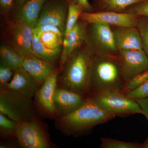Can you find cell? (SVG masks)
I'll return each mask as SVG.
<instances>
[{
  "label": "cell",
  "mask_w": 148,
  "mask_h": 148,
  "mask_svg": "<svg viewBox=\"0 0 148 148\" xmlns=\"http://www.w3.org/2000/svg\"><path fill=\"white\" fill-rule=\"evenodd\" d=\"M90 98L105 110L115 116H125L143 112L137 101L119 91H105Z\"/></svg>",
  "instance_id": "4"
},
{
  "label": "cell",
  "mask_w": 148,
  "mask_h": 148,
  "mask_svg": "<svg viewBox=\"0 0 148 148\" xmlns=\"http://www.w3.org/2000/svg\"><path fill=\"white\" fill-rule=\"evenodd\" d=\"M148 80V70L139 74L126 83L122 92L125 94L130 90L141 85Z\"/></svg>",
  "instance_id": "26"
},
{
  "label": "cell",
  "mask_w": 148,
  "mask_h": 148,
  "mask_svg": "<svg viewBox=\"0 0 148 148\" xmlns=\"http://www.w3.org/2000/svg\"><path fill=\"white\" fill-rule=\"evenodd\" d=\"M143 148H148V139L145 143L143 144Z\"/></svg>",
  "instance_id": "35"
},
{
  "label": "cell",
  "mask_w": 148,
  "mask_h": 148,
  "mask_svg": "<svg viewBox=\"0 0 148 148\" xmlns=\"http://www.w3.org/2000/svg\"><path fill=\"white\" fill-rule=\"evenodd\" d=\"M22 67L40 85H42L54 71L51 63L33 55L24 57Z\"/></svg>",
  "instance_id": "15"
},
{
  "label": "cell",
  "mask_w": 148,
  "mask_h": 148,
  "mask_svg": "<svg viewBox=\"0 0 148 148\" xmlns=\"http://www.w3.org/2000/svg\"><path fill=\"white\" fill-rule=\"evenodd\" d=\"M92 54L85 43L72 53L60 78L62 88L89 97Z\"/></svg>",
  "instance_id": "2"
},
{
  "label": "cell",
  "mask_w": 148,
  "mask_h": 148,
  "mask_svg": "<svg viewBox=\"0 0 148 148\" xmlns=\"http://www.w3.org/2000/svg\"><path fill=\"white\" fill-rule=\"evenodd\" d=\"M47 0H27L18 5L16 19L24 21L34 28L41 11Z\"/></svg>",
  "instance_id": "17"
},
{
  "label": "cell",
  "mask_w": 148,
  "mask_h": 148,
  "mask_svg": "<svg viewBox=\"0 0 148 148\" xmlns=\"http://www.w3.org/2000/svg\"><path fill=\"white\" fill-rule=\"evenodd\" d=\"M119 51L143 49L141 35L137 27H111Z\"/></svg>",
  "instance_id": "13"
},
{
  "label": "cell",
  "mask_w": 148,
  "mask_h": 148,
  "mask_svg": "<svg viewBox=\"0 0 148 148\" xmlns=\"http://www.w3.org/2000/svg\"><path fill=\"white\" fill-rule=\"evenodd\" d=\"M34 29L26 22L16 19L9 27L11 45L24 57L33 55L32 46Z\"/></svg>",
  "instance_id": "9"
},
{
  "label": "cell",
  "mask_w": 148,
  "mask_h": 148,
  "mask_svg": "<svg viewBox=\"0 0 148 148\" xmlns=\"http://www.w3.org/2000/svg\"><path fill=\"white\" fill-rule=\"evenodd\" d=\"M68 12L66 0H51L45 4L36 26L51 24L59 28L64 34Z\"/></svg>",
  "instance_id": "10"
},
{
  "label": "cell",
  "mask_w": 148,
  "mask_h": 148,
  "mask_svg": "<svg viewBox=\"0 0 148 148\" xmlns=\"http://www.w3.org/2000/svg\"><path fill=\"white\" fill-rule=\"evenodd\" d=\"M37 35L41 42L49 48L55 49L63 46L64 38L54 32H46Z\"/></svg>",
  "instance_id": "21"
},
{
  "label": "cell",
  "mask_w": 148,
  "mask_h": 148,
  "mask_svg": "<svg viewBox=\"0 0 148 148\" xmlns=\"http://www.w3.org/2000/svg\"><path fill=\"white\" fill-rule=\"evenodd\" d=\"M17 123L10 119L5 115L0 112V128L1 131L5 133H9L15 132Z\"/></svg>",
  "instance_id": "29"
},
{
  "label": "cell",
  "mask_w": 148,
  "mask_h": 148,
  "mask_svg": "<svg viewBox=\"0 0 148 148\" xmlns=\"http://www.w3.org/2000/svg\"><path fill=\"white\" fill-rule=\"evenodd\" d=\"M137 27L142 38L143 49L148 57V16H139Z\"/></svg>",
  "instance_id": "24"
},
{
  "label": "cell",
  "mask_w": 148,
  "mask_h": 148,
  "mask_svg": "<svg viewBox=\"0 0 148 148\" xmlns=\"http://www.w3.org/2000/svg\"><path fill=\"white\" fill-rule=\"evenodd\" d=\"M139 16H148V0L131 6L125 11Z\"/></svg>",
  "instance_id": "28"
},
{
  "label": "cell",
  "mask_w": 148,
  "mask_h": 148,
  "mask_svg": "<svg viewBox=\"0 0 148 148\" xmlns=\"http://www.w3.org/2000/svg\"><path fill=\"white\" fill-rule=\"evenodd\" d=\"M101 148H141L143 144L120 141L111 138H101Z\"/></svg>",
  "instance_id": "23"
},
{
  "label": "cell",
  "mask_w": 148,
  "mask_h": 148,
  "mask_svg": "<svg viewBox=\"0 0 148 148\" xmlns=\"http://www.w3.org/2000/svg\"><path fill=\"white\" fill-rule=\"evenodd\" d=\"M118 55L92 53L89 97L105 91H123L125 82Z\"/></svg>",
  "instance_id": "1"
},
{
  "label": "cell",
  "mask_w": 148,
  "mask_h": 148,
  "mask_svg": "<svg viewBox=\"0 0 148 148\" xmlns=\"http://www.w3.org/2000/svg\"><path fill=\"white\" fill-rule=\"evenodd\" d=\"M14 0H0L1 11L3 13H8L12 8Z\"/></svg>",
  "instance_id": "32"
},
{
  "label": "cell",
  "mask_w": 148,
  "mask_h": 148,
  "mask_svg": "<svg viewBox=\"0 0 148 148\" xmlns=\"http://www.w3.org/2000/svg\"><path fill=\"white\" fill-rule=\"evenodd\" d=\"M139 16L129 12H82L79 19L85 21L87 24L99 23L110 27H137Z\"/></svg>",
  "instance_id": "7"
},
{
  "label": "cell",
  "mask_w": 148,
  "mask_h": 148,
  "mask_svg": "<svg viewBox=\"0 0 148 148\" xmlns=\"http://www.w3.org/2000/svg\"><path fill=\"white\" fill-rule=\"evenodd\" d=\"M115 116L104 110L90 97L73 112L59 119L61 127L72 133H79L92 129L111 120Z\"/></svg>",
  "instance_id": "3"
},
{
  "label": "cell",
  "mask_w": 148,
  "mask_h": 148,
  "mask_svg": "<svg viewBox=\"0 0 148 148\" xmlns=\"http://www.w3.org/2000/svg\"><path fill=\"white\" fill-rule=\"evenodd\" d=\"M18 143L25 148H47L49 144L36 123L25 121L17 123L15 132Z\"/></svg>",
  "instance_id": "8"
},
{
  "label": "cell",
  "mask_w": 148,
  "mask_h": 148,
  "mask_svg": "<svg viewBox=\"0 0 148 148\" xmlns=\"http://www.w3.org/2000/svg\"><path fill=\"white\" fill-rule=\"evenodd\" d=\"M36 80L21 66L15 69L12 79L5 90L29 99L36 94L40 88Z\"/></svg>",
  "instance_id": "11"
},
{
  "label": "cell",
  "mask_w": 148,
  "mask_h": 148,
  "mask_svg": "<svg viewBox=\"0 0 148 148\" xmlns=\"http://www.w3.org/2000/svg\"><path fill=\"white\" fill-rule=\"evenodd\" d=\"M27 0H16V3L18 5L22 4L23 3L25 2Z\"/></svg>",
  "instance_id": "34"
},
{
  "label": "cell",
  "mask_w": 148,
  "mask_h": 148,
  "mask_svg": "<svg viewBox=\"0 0 148 148\" xmlns=\"http://www.w3.org/2000/svg\"><path fill=\"white\" fill-rule=\"evenodd\" d=\"M88 24L79 19L66 38H64L60 66L65 65L72 53L85 43Z\"/></svg>",
  "instance_id": "12"
},
{
  "label": "cell",
  "mask_w": 148,
  "mask_h": 148,
  "mask_svg": "<svg viewBox=\"0 0 148 148\" xmlns=\"http://www.w3.org/2000/svg\"><path fill=\"white\" fill-rule=\"evenodd\" d=\"M143 112V115L146 117L148 121V97L137 100Z\"/></svg>",
  "instance_id": "33"
},
{
  "label": "cell",
  "mask_w": 148,
  "mask_h": 148,
  "mask_svg": "<svg viewBox=\"0 0 148 148\" xmlns=\"http://www.w3.org/2000/svg\"><path fill=\"white\" fill-rule=\"evenodd\" d=\"M1 63L14 70L22 66L24 56L11 45L3 44L0 47Z\"/></svg>",
  "instance_id": "20"
},
{
  "label": "cell",
  "mask_w": 148,
  "mask_h": 148,
  "mask_svg": "<svg viewBox=\"0 0 148 148\" xmlns=\"http://www.w3.org/2000/svg\"><path fill=\"white\" fill-rule=\"evenodd\" d=\"M15 70L1 64L0 65V86L1 90H5L13 77Z\"/></svg>",
  "instance_id": "25"
},
{
  "label": "cell",
  "mask_w": 148,
  "mask_h": 148,
  "mask_svg": "<svg viewBox=\"0 0 148 148\" xmlns=\"http://www.w3.org/2000/svg\"><path fill=\"white\" fill-rule=\"evenodd\" d=\"M83 12L82 10L78 6L72 3L68 4V16L64 38L67 36L69 32L75 27L79 19L81 14Z\"/></svg>",
  "instance_id": "22"
},
{
  "label": "cell",
  "mask_w": 148,
  "mask_h": 148,
  "mask_svg": "<svg viewBox=\"0 0 148 148\" xmlns=\"http://www.w3.org/2000/svg\"><path fill=\"white\" fill-rule=\"evenodd\" d=\"M118 56L125 84L148 70V57L143 49L119 51Z\"/></svg>",
  "instance_id": "6"
},
{
  "label": "cell",
  "mask_w": 148,
  "mask_h": 148,
  "mask_svg": "<svg viewBox=\"0 0 148 148\" xmlns=\"http://www.w3.org/2000/svg\"><path fill=\"white\" fill-rule=\"evenodd\" d=\"M57 72L54 71L42 85L36 94L39 103L48 113L53 114L57 112L54 96L57 88Z\"/></svg>",
  "instance_id": "16"
},
{
  "label": "cell",
  "mask_w": 148,
  "mask_h": 148,
  "mask_svg": "<svg viewBox=\"0 0 148 148\" xmlns=\"http://www.w3.org/2000/svg\"><path fill=\"white\" fill-rule=\"evenodd\" d=\"M88 97L77 93L64 89L56 88L54 101L57 112L66 115L76 110L84 103Z\"/></svg>",
  "instance_id": "14"
},
{
  "label": "cell",
  "mask_w": 148,
  "mask_h": 148,
  "mask_svg": "<svg viewBox=\"0 0 148 148\" xmlns=\"http://www.w3.org/2000/svg\"><path fill=\"white\" fill-rule=\"evenodd\" d=\"M127 97L134 101L148 97V80L138 87L125 94Z\"/></svg>",
  "instance_id": "27"
},
{
  "label": "cell",
  "mask_w": 148,
  "mask_h": 148,
  "mask_svg": "<svg viewBox=\"0 0 148 148\" xmlns=\"http://www.w3.org/2000/svg\"><path fill=\"white\" fill-rule=\"evenodd\" d=\"M145 0H94L95 12H124L131 6Z\"/></svg>",
  "instance_id": "18"
},
{
  "label": "cell",
  "mask_w": 148,
  "mask_h": 148,
  "mask_svg": "<svg viewBox=\"0 0 148 148\" xmlns=\"http://www.w3.org/2000/svg\"><path fill=\"white\" fill-rule=\"evenodd\" d=\"M68 4L72 3L79 6L84 12H92L93 6L90 4L88 0H66Z\"/></svg>",
  "instance_id": "31"
},
{
  "label": "cell",
  "mask_w": 148,
  "mask_h": 148,
  "mask_svg": "<svg viewBox=\"0 0 148 148\" xmlns=\"http://www.w3.org/2000/svg\"><path fill=\"white\" fill-rule=\"evenodd\" d=\"M85 45L93 54L118 55L112 31L109 25L88 24Z\"/></svg>",
  "instance_id": "5"
},
{
  "label": "cell",
  "mask_w": 148,
  "mask_h": 148,
  "mask_svg": "<svg viewBox=\"0 0 148 148\" xmlns=\"http://www.w3.org/2000/svg\"><path fill=\"white\" fill-rule=\"evenodd\" d=\"M32 47L33 55L51 64L61 56L62 51L61 47L51 49L45 47L41 42L34 29Z\"/></svg>",
  "instance_id": "19"
},
{
  "label": "cell",
  "mask_w": 148,
  "mask_h": 148,
  "mask_svg": "<svg viewBox=\"0 0 148 148\" xmlns=\"http://www.w3.org/2000/svg\"><path fill=\"white\" fill-rule=\"evenodd\" d=\"M34 30L37 35L46 32H53L57 34L60 36L63 37L64 38V34L61 31V29L58 27L51 24H44L36 26L34 28Z\"/></svg>",
  "instance_id": "30"
}]
</instances>
